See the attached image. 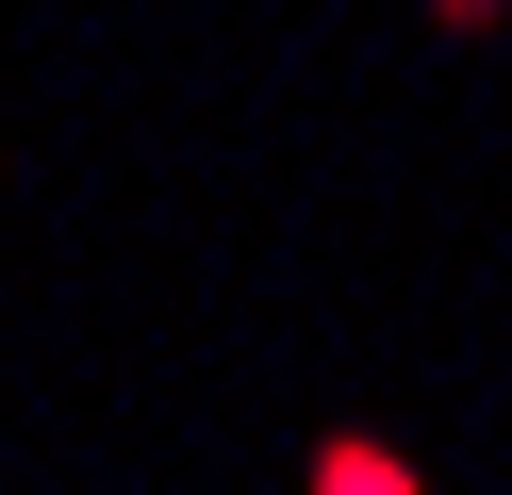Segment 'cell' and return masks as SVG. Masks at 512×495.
I'll use <instances>...</instances> for the list:
<instances>
[{
  "instance_id": "obj_1",
  "label": "cell",
  "mask_w": 512,
  "mask_h": 495,
  "mask_svg": "<svg viewBox=\"0 0 512 495\" xmlns=\"http://www.w3.org/2000/svg\"><path fill=\"white\" fill-rule=\"evenodd\" d=\"M314 495H430V479H413L397 446H331V462H314Z\"/></svg>"
}]
</instances>
